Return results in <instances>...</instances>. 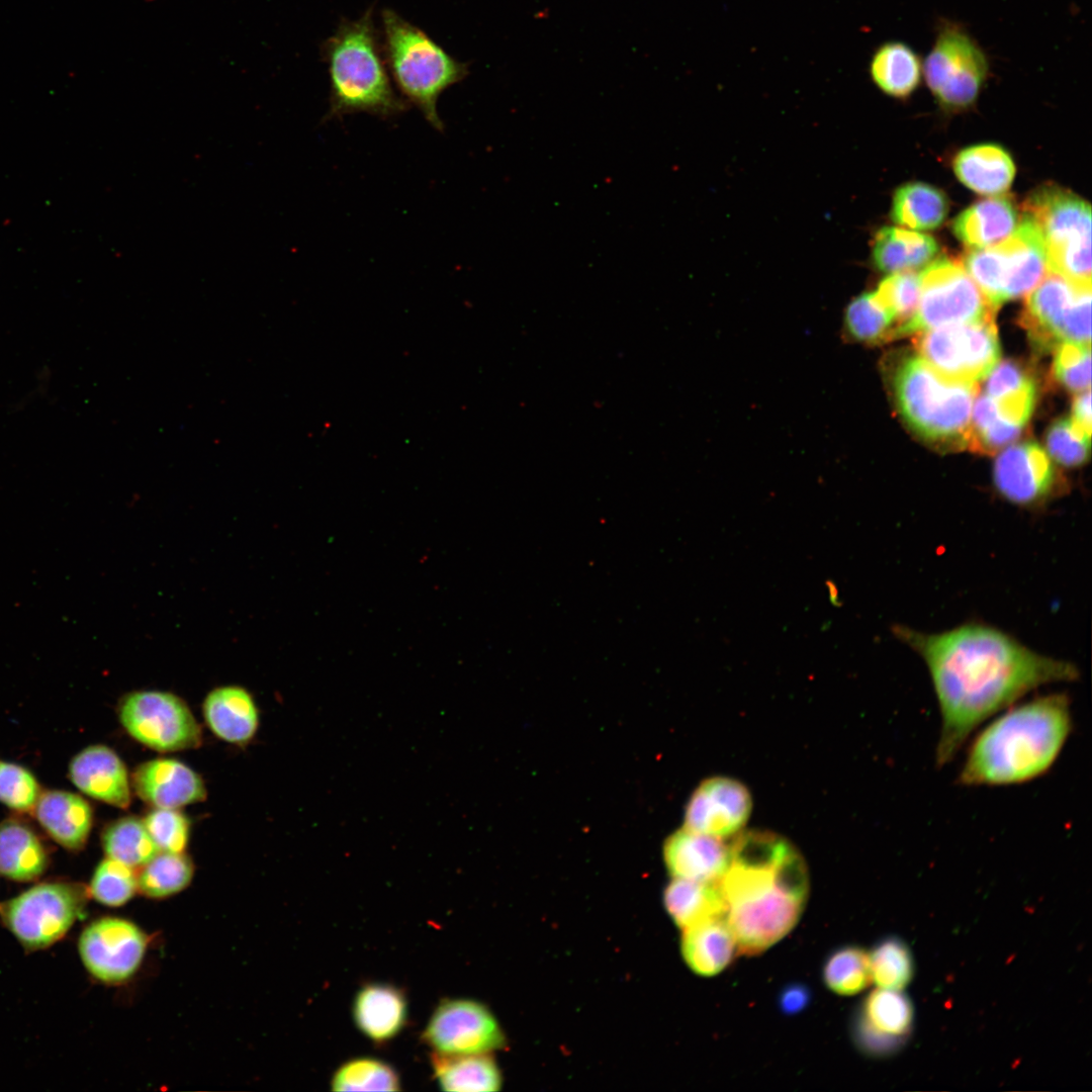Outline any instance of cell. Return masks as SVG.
<instances>
[{"instance_id": "34", "label": "cell", "mask_w": 1092, "mask_h": 1092, "mask_svg": "<svg viewBox=\"0 0 1092 1092\" xmlns=\"http://www.w3.org/2000/svg\"><path fill=\"white\" fill-rule=\"evenodd\" d=\"M435 1076L445 1091L485 1092L500 1089L499 1070L487 1054L431 1056Z\"/></svg>"}, {"instance_id": "26", "label": "cell", "mask_w": 1092, "mask_h": 1092, "mask_svg": "<svg viewBox=\"0 0 1092 1092\" xmlns=\"http://www.w3.org/2000/svg\"><path fill=\"white\" fill-rule=\"evenodd\" d=\"M953 171L971 190L995 196L1010 188L1015 165L1003 148L985 144L962 150L953 160Z\"/></svg>"}, {"instance_id": "17", "label": "cell", "mask_w": 1092, "mask_h": 1092, "mask_svg": "<svg viewBox=\"0 0 1092 1092\" xmlns=\"http://www.w3.org/2000/svg\"><path fill=\"white\" fill-rule=\"evenodd\" d=\"M913 1025V1006L896 990L876 989L861 1004L853 1023L857 1048L872 1057L889 1056L905 1042Z\"/></svg>"}, {"instance_id": "39", "label": "cell", "mask_w": 1092, "mask_h": 1092, "mask_svg": "<svg viewBox=\"0 0 1092 1092\" xmlns=\"http://www.w3.org/2000/svg\"><path fill=\"white\" fill-rule=\"evenodd\" d=\"M1023 427L1005 420L986 394L977 395L971 415L967 448L993 454L1015 441Z\"/></svg>"}, {"instance_id": "13", "label": "cell", "mask_w": 1092, "mask_h": 1092, "mask_svg": "<svg viewBox=\"0 0 1092 1092\" xmlns=\"http://www.w3.org/2000/svg\"><path fill=\"white\" fill-rule=\"evenodd\" d=\"M85 898L78 884L41 883L1 903L0 916L25 947L40 949L70 930L83 912Z\"/></svg>"}, {"instance_id": "41", "label": "cell", "mask_w": 1092, "mask_h": 1092, "mask_svg": "<svg viewBox=\"0 0 1092 1092\" xmlns=\"http://www.w3.org/2000/svg\"><path fill=\"white\" fill-rule=\"evenodd\" d=\"M872 981L882 989L901 991L913 977V960L904 941L889 937L869 953Z\"/></svg>"}, {"instance_id": "8", "label": "cell", "mask_w": 1092, "mask_h": 1092, "mask_svg": "<svg viewBox=\"0 0 1092 1092\" xmlns=\"http://www.w3.org/2000/svg\"><path fill=\"white\" fill-rule=\"evenodd\" d=\"M990 74V57L968 27L939 17L923 60V77L938 106L945 112L972 107Z\"/></svg>"}, {"instance_id": "5", "label": "cell", "mask_w": 1092, "mask_h": 1092, "mask_svg": "<svg viewBox=\"0 0 1092 1092\" xmlns=\"http://www.w3.org/2000/svg\"><path fill=\"white\" fill-rule=\"evenodd\" d=\"M891 387L900 416L917 436L942 450L967 448L978 383L946 380L910 356L894 369Z\"/></svg>"}, {"instance_id": "31", "label": "cell", "mask_w": 1092, "mask_h": 1092, "mask_svg": "<svg viewBox=\"0 0 1092 1092\" xmlns=\"http://www.w3.org/2000/svg\"><path fill=\"white\" fill-rule=\"evenodd\" d=\"M49 862L48 852L37 834L19 820L0 823V874L17 882L39 878Z\"/></svg>"}, {"instance_id": "14", "label": "cell", "mask_w": 1092, "mask_h": 1092, "mask_svg": "<svg viewBox=\"0 0 1092 1092\" xmlns=\"http://www.w3.org/2000/svg\"><path fill=\"white\" fill-rule=\"evenodd\" d=\"M117 712L127 734L153 750L173 752L201 744L199 723L188 705L172 693L131 692L121 699Z\"/></svg>"}, {"instance_id": "3", "label": "cell", "mask_w": 1092, "mask_h": 1092, "mask_svg": "<svg viewBox=\"0 0 1092 1092\" xmlns=\"http://www.w3.org/2000/svg\"><path fill=\"white\" fill-rule=\"evenodd\" d=\"M990 722L970 744L958 775L964 787L1021 785L1045 775L1073 730L1066 694L1037 697Z\"/></svg>"}, {"instance_id": "50", "label": "cell", "mask_w": 1092, "mask_h": 1092, "mask_svg": "<svg viewBox=\"0 0 1092 1092\" xmlns=\"http://www.w3.org/2000/svg\"><path fill=\"white\" fill-rule=\"evenodd\" d=\"M1071 420L1082 431L1091 436L1092 418L1090 388L1079 392L1075 397Z\"/></svg>"}, {"instance_id": "30", "label": "cell", "mask_w": 1092, "mask_h": 1092, "mask_svg": "<svg viewBox=\"0 0 1092 1092\" xmlns=\"http://www.w3.org/2000/svg\"><path fill=\"white\" fill-rule=\"evenodd\" d=\"M663 901L671 919L682 930L727 914L719 883L673 878L664 890Z\"/></svg>"}, {"instance_id": "6", "label": "cell", "mask_w": 1092, "mask_h": 1092, "mask_svg": "<svg viewBox=\"0 0 1092 1092\" xmlns=\"http://www.w3.org/2000/svg\"><path fill=\"white\" fill-rule=\"evenodd\" d=\"M381 22L382 53L395 86L435 129L443 130L438 99L446 89L466 78L468 65L391 9L382 10Z\"/></svg>"}, {"instance_id": "25", "label": "cell", "mask_w": 1092, "mask_h": 1092, "mask_svg": "<svg viewBox=\"0 0 1092 1092\" xmlns=\"http://www.w3.org/2000/svg\"><path fill=\"white\" fill-rule=\"evenodd\" d=\"M1019 221L1011 197L996 195L977 201L961 212L952 222V232L969 249H981L1007 239Z\"/></svg>"}, {"instance_id": "42", "label": "cell", "mask_w": 1092, "mask_h": 1092, "mask_svg": "<svg viewBox=\"0 0 1092 1092\" xmlns=\"http://www.w3.org/2000/svg\"><path fill=\"white\" fill-rule=\"evenodd\" d=\"M399 1079L388 1064L369 1058L354 1059L343 1064L332 1079L333 1091H396Z\"/></svg>"}, {"instance_id": "19", "label": "cell", "mask_w": 1092, "mask_h": 1092, "mask_svg": "<svg viewBox=\"0 0 1092 1092\" xmlns=\"http://www.w3.org/2000/svg\"><path fill=\"white\" fill-rule=\"evenodd\" d=\"M993 478L997 490L1007 500L1024 507L1048 499L1056 485L1051 459L1034 442L1005 449L995 461Z\"/></svg>"}, {"instance_id": "35", "label": "cell", "mask_w": 1092, "mask_h": 1092, "mask_svg": "<svg viewBox=\"0 0 1092 1092\" xmlns=\"http://www.w3.org/2000/svg\"><path fill=\"white\" fill-rule=\"evenodd\" d=\"M948 208V200L941 190L922 182H912L897 189L891 217L902 226L929 231L942 224Z\"/></svg>"}, {"instance_id": "2", "label": "cell", "mask_w": 1092, "mask_h": 1092, "mask_svg": "<svg viewBox=\"0 0 1092 1092\" xmlns=\"http://www.w3.org/2000/svg\"><path fill=\"white\" fill-rule=\"evenodd\" d=\"M719 882L739 954L754 956L787 935L806 905L809 878L799 851L780 835L750 831L730 845Z\"/></svg>"}, {"instance_id": "12", "label": "cell", "mask_w": 1092, "mask_h": 1092, "mask_svg": "<svg viewBox=\"0 0 1092 1092\" xmlns=\"http://www.w3.org/2000/svg\"><path fill=\"white\" fill-rule=\"evenodd\" d=\"M914 345L921 359L953 382L978 383L1000 359L994 317L918 333Z\"/></svg>"}, {"instance_id": "36", "label": "cell", "mask_w": 1092, "mask_h": 1092, "mask_svg": "<svg viewBox=\"0 0 1092 1092\" xmlns=\"http://www.w3.org/2000/svg\"><path fill=\"white\" fill-rule=\"evenodd\" d=\"M101 843L106 857L132 869L142 868L160 850L143 819L125 816L105 826Z\"/></svg>"}, {"instance_id": "24", "label": "cell", "mask_w": 1092, "mask_h": 1092, "mask_svg": "<svg viewBox=\"0 0 1092 1092\" xmlns=\"http://www.w3.org/2000/svg\"><path fill=\"white\" fill-rule=\"evenodd\" d=\"M202 714L209 730L231 744L248 743L259 727L256 703L251 694L239 686L211 690L203 701Z\"/></svg>"}, {"instance_id": "23", "label": "cell", "mask_w": 1092, "mask_h": 1092, "mask_svg": "<svg viewBox=\"0 0 1092 1092\" xmlns=\"http://www.w3.org/2000/svg\"><path fill=\"white\" fill-rule=\"evenodd\" d=\"M33 812L44 831L63 847L80 850L87 843L93 811L80 795L62 790L41 792Z\"/></svg>"}, {"instance_id": "10", "label": "cell", "mask_w": 1092, "mask_h": 1092, "mask_svg": "<svg viewBox=\"0 0 1092 1092\" xmlns=\"http://www.w3.org/2000/svg\"><path fill=\"white\" fill-rule=\"evenodd\" d=\"M1091 285H1079L1048 271L1027 294L1020 326L1040 352L1063 343L1091 346Z\"/></svg>"}, {"instance_id": "11", "label": "cell", "mask_w": 1092, "mask_h": 1092, "mask_svg": "<svg viewBox=\"0 0 1092 1092\" xmlns=\"http://www.w3.org/2000/svg\"><path fill=\"white\" fill-rule=\"evenodd\" d=\"M988 301L960 260L940 257L920 273V295L914 315L897 338L944 326L995 317Z\"/></svg>"}, {"instance_id": "16", "label": "cell", "mask_w": 1092, "mask_h": 1092, "mask_svg": "<svg viewBox=\"0 0 1092 1092\" xmlns=\"http://www.w3.org/2000/svg\"><path fill=\"white\" fill-rule=\"evenodd\" d=\"M423 1040L435 1053L487 1054L505 1045L504 1033L491 1012L469 999H446L432 1014Z\"/></svg>"}, {"instance_id": "28", "label": "cell", "mask_w": 1092, "mask_h": 1092, "mask_svg": "<svg viewBox=\"0 0 1092 1092\" xmlns=\"http://www.w3.org/2000/svg\"><path fill=\"white\" fill-rule=\"evenodd\" d=\"M680 949L692 971L711 977L733 961L737 945L726 917H722L685 929Z\"/></svg>"}, {"instance_id": "29", "label": "cell", "mask_w": 1092, "mask_h": 1092, "mask_svg": "<svg viewBox=\"0 0 1092 1092\" xmlns=\"http://www.w3.org/2000/svg\"><path fill=\"white\" fill-rule=\"evenodd\" d=\"M354 1019L359 1029L374 1041H385L403 1027L406 1002L403 993L392 986L369 984L357 994Z\"/></svg>"}, {"instance_id": "21", "label": "cell", "mask_w": 1092, "mask_h": 1092, "mask_svg": "<svg viewBox=\"0 0 1092 1092\" xmlns=\"http://www.w3.org/2000/svg\"><path fill=\"white\" fill-rule=\"evenodd\" d=\"M69 778L85 795L126 809L131 803L127 768L110 747L94 744L78 752L69 764Z\"/></svg>"}, {"instance_id": "27", "label": "cell", "mask_w": 1092, "mask_h": 1092, "mask_svg": "<svg viewBox=\"0 0 1092 1092\" xmlns=\"http://www.w3.org/2000/svg\"><path fill=\"white\" fill-rule=\"evenodd\" d=\"M875 85L890 97L905 99L919 87L923 59L909 43L887 40L878 46L869 63Z\"/></svg>"}, {"instance_id": "20", "label": "cell", "mask_w": 1092, "mask_h": 1092, "mask_svg": "<svg viewBox=\"0 0 1092 1092\" xmlns=\"http://www.w3.org/2000/svg\"><path fill=\"white\" fill-rule=\"evenodd\" d=\"M136 795L153 808L179 809L202 802L206 788L201 777L174 758H156L141 763L133 771Z\"/></svg>"}, {"instance_id": "37", "label": "cell", "mask_w": 1092, "mask_h": 1092, "mask_svg": "<svg viewBox=\"0 0 1092 1092\" xmlns=\"http://www.w3.org/2000/svg\"><path fill=\"white\" fill-rule=\"evenodd\" d=\"M897 325L875 291L864 292L846 306L843 329L849 340L867 345L894 340Z\"/></svg>"}, {"instance_id": "7", "label": "cell", "mask_w": 1092, "mask_h": 1092, "mask_svg": "<svg viewBox=\"0 0 1092 1092\" xmlns=\"http://www.w3.org/2000/svg\"><path fill=\"white\" fill-rule=\"evenodd\" d=\"M1022 210L1039 231L1048 271L1075 284L1091 285L1090 204L1050 184L1035 189L1023 202Z\"/></svg>"}, {"instance_id": "43", "label": "cell", "mask_w": 1092, "mask_h": 1092, "mask_svg": "<svg viewBox=\"0 0 1092 1092\" xmlns=\"http://www.w3.org/2000/svg\"><path fill=\"white\" fill-rule=\"evenodd\" d=\"M136 890L138 875L134 869L109 857L97 864L89 887L91 896L108 907L126 904Z\"/></svg>"}, {"instance_id": "40", "label": "cell", "mask_w": 1092, "mask_h": 1092, "mask_svg": "<svg viewBox=\"0 0 1092 1092\" xmlns=\"http://www.w3.org/2000/svg\"><path fill=\"white\" fill-rule=\"evenodd\" d=\"M823 980L838 995L861 992L872 982L869 953L857 946L835 950L825 962Z\"/></svg>"}, {"instance_id": "9", "label": "cell", "mask_w": 1092, "mask_h": 1092, "mask_svg": "<svg viewBox=\"0 0 1092 1092\" xmlns=\"http://www.w3.org/2000/svg\"><path fill=\"white\" fill-rule=\"evenodd\" d=\"M961 262L996 309L1008 300L1027 295L1048 272L1041 236L1024 213L1007 239L990 247L970 249Z\"/></svg>"}, {"instance_id": "44", "label": "cell", "mask_w": 1092, "mask_h": 1092, "mask_svg": "<svg viewBox=\"0 0 1092 1092\" xmlns=\"http://www.w3.org/2000/svg\"><path fill=\"white\" fill-rule=\"evenodd\" d=\"M876 294L893 314L897 332L914 315L920 295V273L903 271L889 274L881 281Z\"/></svg>"}, {"instance_id": "32", "label": "cell", "mask_w": 1092, "mask_h": 1092, "mask_svg": "<svg viewBox=\"0 0 1092 1092\" xmlns=\"http://www.w3.org/2000/svg\"><path fill=\"white\" fill-rule=\"evenodd\" d=\"M937 252L938 245L931 236L893 226L881 229L873 245L876 267L889 274L926 266Z\"/></svg>"}, {"instance_id": "48", "label": "cell", "mask_w": 1092, "mask_h": 1092, "mask_svg": "<svg viewBox=\"0 0 1092 1092\" xmlns=\"http://www.w3.org/2000/svg\"><path fill=\"white\" fill-rule=\"evenodd\" d=\"M143 821L160 851L184 852L190 836V821L182 812L154 808Z\"/></svg>"}, {"instance_id": "22", "label": "cell", "mask_w": 1092, "mask_h": 1092, "mask_svg": "<svg viewBox=\"0 0 1092 1092\" xmlns=\"http://www.w3.org/2000/svg\"><path fill=\"white\" fill-rule=\"evenodd\" d=\"M663 857L675 879L719 883L731 862V848L721 838L682 828L665 840Z\"/></svg>"}, {"instance_id": "49", "label": "cell", "mask_w": 1092, "mask_h": 1092, "mask_svg": "<svg viewBox=\"0 0 1092 1092\" xmlns=\"http://www.w3.org/2000/svg\"><path fill=\"white\" fill-rule=\"evenodd\" d=\"M810 990L801 984L786 987L779 998V1005L785 1014H796L804 1010L810 1002Z\"/></svg>"}, {"instance_id": "18", "label": "cell", "mask_w": 1092, "mask_h": 1092, "mask_svg": "<svg viewBox=\"0 0 1092 1092\" xmlns=\"http://www.w3.org/2000/svg\"><path fill=\"white\" fill-rule=\"evenodd\" d=\"M750 812L751 797L745 786L729 778H710L691 796L685 828L724 838L739 831Z\"/></svg>"}, {"instance_id": "38", "label": "cell", "mask_w": 1092, "mask_h": 1092, "mask_svg": "<svg viewBox=\"0 0 1092 1092\" xmlns=\"http://www.w3.org/2000/svg\"><path fill=\"white\" fill-rule=\"evenodd\" d=\"M193 874V862L185 852L159 851L141 868L138 889L149 898H167L187 888Z\"/></svg>"}, {"instance_id": "1", "label": "cell", "mask_w": 1092, "mask_h": 1092, "mask_svg": "<svg viewBox=\"0 0 1092 1092\" xmlns=\"http://www.w3.org/2000/svg\"><path fill=\"white\" fill-rule=\"evenodd\" d=\"M894 633L928 669L940 714L939 767L957 756L978 726L1024 695L1079 677L1075 664L1037 653L982 624L930 634L896 626Z\"/></svg>"}, {"instance_id": "47", "label": "cell", "mask_w": 1092, "mask_h": 1092, "mask_svg": "<svg viewBox=\"0 0 1092 1092\" xmlns=\"http://www.w3.org/2000/svg\"><path fill=\"white\" fill-rule=\"evenodd\" d=\"M1053 372L1067 389L1081 392L1091 386V346L1063 343L1055 349Z\"/></svg>"}, {"instance_id": "45", "label": "cell", "mask_w": 1092, "mask_h": 1092, "mask_svg": "<svg viewBox=\"0 0 1092 1092\" xmlns=\"http://www.w3.org/2000/svg\"><path fill=\"white\" fill-rule=\"evenodd\" d=\"M1090 437L1071 419H1060L1049 428L1045 443L1055 461L1067 467H1076L1089 458Z\"/></svg>"}, {"instance_id": "46", "label": "cell", "mask_w": 1092, "mask_h": 1092, "mask_svg": "<svg viewBox=\"0 0 1092 1092\" xmlns=\"http://www.w3.org/2000/svg\"><path fill=\"white\" fill-rule=\"evenodd\" d=\"M41 794L39 784L27 768L0 760V803L25 813L33 811Z\"/></svg>"}, {"instance_id": "33", "label": "cell", "mask_w": 1092, "mask_h": 1092, "mask_svg": "<svg viewBox=\"0 0 1092 1092\" xmlns=\"http://www.w3.org/2000/svg\"><path fill=\"white\" fill-rule=\"evenodd\" d=\"M986 377V395L994 401L1001 417L1024 427L1035 403L1034 381L1011 360L998 362Z\"/></svg>"}, {"instance_id": "4", "label": "cell", "mask_w": 1092, "mask_h": 1092, "mask_svg": "<svg viewBox=\"0 0 1092 1092\" xmlns=\"http://www.w3.org/2000/svg\"><path fill=\"white\" fill-rule=\"evenodd\" d=\"M322 56L330 76L326 120L358 112L390 118L406 110L385 66L373 8L356 20L343 19L323 42Z\"/></svg>"}, {"instance_id": "15", "label": "cell", "mask_w": 1092, "mask_h": 1092, "mask_svg": "<svg viewBox=\"0 0 1092 1092\" xmlns=\"http://www.w3.org/2000/svg\"><path fill=\"white\" fill-rule=\"evenodd\" d=\"M78 947L84 966L94 978L106 984H120L140 969L148 937L132 921L103 917L84 929Z\"/></svg>"}]
</instances>
